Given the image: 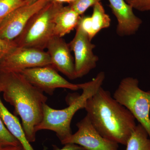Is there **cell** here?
I'll return each mask as SVG.
<instances>
[{"instance_id": "cell-1", "label": "cell", "mask_w": 150, "mask_h": 150, "mask_svg": "<svg viewBox=\"0 0 150 150\" xmlns=\"http://www.w3.org/2000/svg\"><path fill=\"white\" fill-rule=\"evenodd\" d=\"M0 90L4 99L14 108L30 143L36 140V127L42 121L47 97L20 73H0Z\"/></svg>"}, {"instance_id": "cell-2", "label": "cell", "mask_w": 150, "mask_h": 150, "mask_svg": "<svg viewBox=\"0 0 150 150\" xmlns=\"http://www.w3.org/2000/svg\"><path fill=\"white\" fill-rule=\"evenodd\" d=\"M84 109L94 127L101 136L126 146L137 126L135 118L102 87L86 102Z\"/></svg>"}, {"instance_id": "cell-3", "label": "cell", "mask_w": 150, "mask_h": 150, "mask_svg": "<svg viewBox=\"0 0 150 150\" xmlns=\"http://www.w3.org/2000/svg\"><path fill=\"white\" fill-rule=\"evenodd\" d=\"M105 78L104 72H100L91 81L79 84L82 93L76 97L63 109H55L45 104L43 108L42 121L36 127V132L42 130H50L56 133L61 143L72 134L71 122L78 110L85 108L86 102L101 87Z\"/></svg>"}, {"instance_id": "cell-4", "label": "cell", "mask_w": 150, "mask_h": 150, "mask_svg": "<svg viewBox=\"0 0 150 150\" xmlns=\"http://www.w3.org/2000/svg\"><path fill=\"white\" fill-rule=\"evenodd\" d=\"M64 5L50 1L30 18L21 34L14 40L18 47L44 50L54 35V20Z\"/></svg>"}, {"instance_id": "cell-5", "label": "cell", "mask_w": 150, "mask_h": 150, "mask_svg": "<svg viewBox=\"0 0 150 150\" xmlns=\"http://www.w3.org/2000/svg\"><path fill=\"white\" fill-rule=\"evenodd\" d=\"M139 85L136 78H124L112 97L134 115L146 129L150 139V90L144 91Z\"/></svg>"}, {"instance_id": "cell-6", "label": "cell", "mask_w": 150, "mask_h": 150, "mask_svg": "<svg viewBox=\"0 0 150 150\" xmlns=\"http://www.w3.org/2000/svg\"><path fill=\"white\" fill-rule=\"evenodd\" d=\"M51 66L48 52L37 48L17 46L0 59V73H21L26 69Z\"/></svg>"}, {"instance_id": "cell-7", "label": "cell", "mask_w": 150, "mask_h": 150, "mask_svg": "<svg viewBox=\"0 0 150 150\" xmlns=\"http://www.w3.org/2000/svg\"><path fill=\"white\" fill-rule=\"evenodd\" d=\"M26 79L35 87L49 95L56 89H69L72 91L81 89L79 84L71 83L61 75L52 66L35 67L21 72Z\"/></svg>"}, {"instance_id": "cell-8", "label": "cell", "mask_w": 150, "mask_h": 150, "mask_svg": "<svg viewBox=\"0 0 150 150\" xmlns=\"http://www.w3.org/2000/svg\"><path fill=\"white\" fill-rule=\"evenodd\" d=\"M76 29L74 37L69 45L74 54L75 71L78 79L88 74L95 69L98 58L93 53L95 45L91 43V40L79 23Z\"/></svg>"}, {"instance_id": "cell-9", "label": "cell", "mask_w": 150, "mask_h": 150, "mask_svg": "<svg viewBox=\"0 0 150 150\" xmlns=\"http://www.w3.org/2000/svg\"><path fill=\"white\" fill-rule=\"evenodd\" d=\"M78 131L62 142L72 143L86 150H119L118 143L101 136L94 127L87 115L76 124Z\"/></svg>"}, {"instance_id": "cell-10", "label": "cell", "mask_w": 150, "mask_h": 150, "mask_svg": "<svg viewBox=\"0 0 150 150\" xmlns=\"http://www.w3.org/2000/svg\"><path fill=\"white\" fill-rule=\"evenodd\" d=\"M51 1L37 0L15 10L0 25V37L6 40H14L33 15Z\"/></svg>"}, {"instance_id": "cell-11", "label": "cell", "mask_w": 150, "mask_h": 150, "mask_svg": "<svg viewBox=\"0 0 150 150\" xmlns=\"http://www.w3.org/2000/svg\"><path fill=\"white\" fill-rule=\"evenodd\" d=\"M46 49L52 67L70 80L77 79L74 59L72 56L69 43L63 37L53 36L48 42Z\"/></svg>"}, {"instance_id": "cell-12", "label": "cell", "mask_w": 150, "mask_h": 150, "mask_svg": "<svg viewBox=\"0 0 150 150\" xmlns=\"http://www.w3.org/2000/svg\"><path fill=\"white\" fill-rule=\"evenodd\" d=\"M108 1L112 13L118 22L117 34L120 36H125L136 33L142 24V21L134 14V8L125 0Z\"/></svg>"}, {"instance_id": "cell-13", "label": "cell", "mask_w": 150, "mask_h": 150, "mask_svg": "<svg viewBox=\"0 0 150 150\" xmlns=\"http://www.w3.org/2000/svg\"><path fill=\"white\" fill-rule=\"evenodd\" d=\"M81 17L69 5L63 6L54 18V36L63 37L76 29Z\"/></svg>"}, {"instance_id": "cell-14", "label": "cell", "mask_w": 150, "mask_h": 150, "mask_svg": "<svg viewBox=\"0 0 150 150\" xmlns=\"http://www.w3.org/2000/svg\"><path fill=\"white\" fill-rule=\"evenodd\" d=\"M1 93L0 90V95ZM0 118L6 128L14 137L18 140L25 150H34L28 140L24 130L16 116L9 111L3 104L0 96Z\"/></svg>"}, {"instance_id": "cell-15", "label": "cell", "mask_w": 150, "mask_h": 150, "mask_svg": "<svg viewBox=\"0 0 150 150\" xmlns=\"http://www.w3.org/2000/svg\"><path fill=\"white\" fill-rule=\"evenodd\" d=\"M126 150H150V139L147 132L139 123L131 134Z\"/></svg>"}, {"instance_id": "cell-16", "label": "cell", "mask_w": 150, "mask_h": 150, "mask_svg": "<svg viewBox=\"0 0 150 150\" xmlns=\"http://www.w3.org/2000/svg\"><path fill=\"white\" fill-rule=\"evenodd\" d=\"M91 18L94 37L100 30L110 27L111 19L109 16L105 13L101 2L98 3L93 6V11Z\"/></svg>"}, {"instance_id": "cell-17", "label": "cell", "mask_w": 150, "mask_h": 150, "mask_svg": "<svg viewBox=\"0 0 150 150\" xmlns=\"http://www.w3.org/2000/svg\"><path fill=\"white\" fill-rule=\"evenodd\" d=\"M27 4L25 0H0V25L15 10Z\"/></svg>"}, {"instance_id": "cell-18", "label": "cell", "mask_w": 150, "mask_h": 150, "mask_svg": "<svg viewBox=\"0 0 150 150\" xmlns=\"http://www.w3.org/2000/svg\"><path fill=\"white\" fill-rule=\"evenodd\" d=\"M15 137L10 133L0 118V147L20 145Z\"/></svg>"}, {"instance_id": "cell-19", "label": "cell", "mask_w": 150, "mask_h": 150, "mask_svg": "<svg viewBox=\"0 0 150 150\" xmlns=\"http://www.w3.org/2000/svg\"><path fill=\"white\" fill-rule=\"evenodd\" d=\"M102 0H76L69 4L78 14L82 16L90 7L93 6Z\"/></svg>"}, {"instance_id": "cell-20", "label": "cell", "mask_w": 150, "mask_h": 150, "mask_svg": "<svg viewBox=\"0 0 150 150\" xmlns=\"http://www.w3.org/2000/svg\"><path fill=\"white\" fill-rule=\"evenodd\" d=\"M17 46L14 40H5L0 37V59Z\"/></svg>"}, {"instance_id": "cell-21", "label": "cell", "mask_w": 150, "mask_h": 150, "mask_svg": "<svg viewBox=\"0 0 150 150\" xmlns=\"http://www.w3.org/2000/svg\"><path fill=\"white\" fill-rule=\"evenodd\" d=\"M133 8L140 11H150V0H125Z\"/></svg>"}, {"instance_id": "cell-22", "label": "cell", "mask_w": 150, "mask_h": 150, "mask_svg": "<svg viewBox=\"0 0 150 150\" xmlns=\"http://www.w3.org/2000/svg\"><path fill=\"white\" fill-rule=\"evenodd\" d=\"M64 146L62 149H59L56 145H53L54 150H86L84 148L79 145L72 143H68L64 145ZM43 150H48L46 147H44Z\"/></svg>"}, {"instance_id": "cell-23", "label": "cell", "mask_w": 150, "mask_h": 150, "mask_svg": "<svg viewBox=\"0 0 150 150\" xmlns=\"http://www.w3.org/2000/svg\"><path fill=\"white\" fill-rule=\"evenodd\" d=\"M0 150H25L21 144L18 146H8L1 147Z\"/></svg>"}, {"instance_id": "cell-24", "label": "cell", "mask_w": 150, "mask_h": 150, "mask_svg": "<svg viewBox=\"0 0 150 150\" xmlns=\"http://www.w3.org/2000/svg\"><path fill=\"white\" fill-rule=\"evenodd\" d=\"M55 2L63 4L64 3H68V0H52Z\"/></svg>"}, {"instance_id": "cell-25", "label": "cell", "mask_w": 150, "mask_h": 150, "mask_svg": "<svg viewBox=\"0 0 150 150\" xmlns=\"http://www.w3.org/2000/svg\"><path fill=\"white\" fill-rule=\"evenodd\" d=\"M27 1L28 4H33V3L35 2V1H37V0H25Z\"/></svg>"}, {"instance_id": "cell-26", "label": "cell", "mask_w": 150, "mask_h": 150, "mask_svg": "<svg viewBox=\"0 0 150 150\" xmlns=\"http://www.w3.org/2000/svg\"><path fill=\"white\" fill-rule=\"evenodd\" d=\"M76 1V0H68V4H70Z\"/></svg>"}, {"instance_id": "cell-27", "label": "cell", "mask_w": 150, "mask_h": 150, "mask_svg": "<svg viewBox=\"0 0 150 150\" xmlns=\"http://www.w3.org/2000/svg\"></svg>"}]
</instances>
